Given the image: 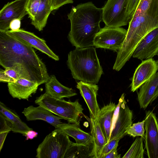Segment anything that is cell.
<instances>
[{
    "label": "cell",
    "mask_w": 158,
    "mask_h": 158,
    "mask_svg": "<svg viewBox=\"0 0 158 158\" xmlns=\"http://www.w3.org/2000/svg\"><path fill=\"white\" fill-rule=\"evenodd\" d=\"M127 33V30L122 27L105 26L96 34L94 40V46L117 52L122 47Z\"/></svg>",
    "instance_id": "7"
},
{
    "label": "cell",
    "mask_w": 158,
    "mask_h": 158,
    "mask_svg": "<svg viewBox=\"0 0 158 158\" xmlns=\"http://www.w3.org/2000/svg\"><path fill=\"white\" fill-rule=\"evenodd\" d=\"M67 64L75 80L97 84L103 73L95 48H76L68 54Z\"/></svg>",
    "instance_id": "3"
},
{
    "label": "cell",
    "mask_w": 158,
    "mask_h": 158,
    "mask_svg": "<svg viewBox=\"0 0 158 158\" xmlns=\"http://www.w3.org/2000/svg\"><path fill=\"white\" fill-rule=\"evenodd\" d=\"M93 145L88 146L72 143L64 158H93Z\"/></svg>",
    "instance_id": "24"
},
{
    "label": "cell",
    "mask_w": 158,
    "mask_h": 158,
    "mask_svg": "<svg viewBox=\"0 0 158 158\" xmlns=\"http://www.w3.org/2000/svg\"><path fill=\"white\" fill-rule=\"evenodd\" d=\"M27 0H15L5 4L0 11V31L6 32L13 20H21L27 14L26 5Z\"/></svg>",
    "instance_id": "9"
},
{
    "label": "cell",
    "mask_w": 158,
    "mask_h": 158,
    "mask_svg": "<svg viewBox=\"0 0 158 158\" xmlns=\"http://www.w3.org/2000/svg\"><path fill=\"white\" fill-rule=\"evenodd\" d=\"M157 56H158V55Z\"/></svg>",
    "instance_id": "39"
},
{
    "label": "cell",
    "mask_w": 158,
    "mask_h": 158,
    "mask_svg": "<svg viewBox=\"0 0 158 158\" xmlns=\"http://www.w3.org/2000/svg\"><path fill=\"white\" fill-rule=\"evenodd\" d=\"M90 125L91 135L93 141V158H100L104 146L107 143L97 119L94 120L85 116Z\"/></svg>",
    "instance_id": "21"
},
{
    "label": "cell",
    "mask_w": 158,
    "mask_h": 158,
    "mask_svg": "<svg viewBox=\"0 0 158 158\" xmlns=\"http://www.w3.org/2000/svg\"><path fill=\"white\" fill-rule=\"evenodd\" d=\"M144 152L143 138L141 137H138L122 158H143Z\"/></svg>",
    "instance_id": "25"
},
{
    "label": "cell",
    "mask_w": 158,
    "mask_h": 158,
    "mask_svg": "<svg viewBox=\"0 0 158 158\" xmlns=\"http://www.w3.org/2000/svg\"><path fill=\"white\" fill-rule=\"evenodd\" d=\"M140 0H129L127 10V15L129 22L131 19Z\"/></svg>",
    "instance_id": "29"
},
{
    "label": "cell",
    "mask_w": 158,
    "mask_h": 158,
    "mask_svg": "<svg viewBox=\"0 0 158 158\" xmlns=\"http://www.w3.org/2000/svg\"><path fill=\"white\" fill-rule=\"evenodd\" d=\"M73 0H50L52 11L58 9L66 4L73 3Z\"/></svg>",
    "instance_id": "31"
},
{
    "label": "cell",
    "mask_w": 158,
    "mask_h": 158,
    "mask_svg": "<svg viewBox=\"0 0 158 158\" xmlns=\"http://www.w3.org/2000/svg\"><path fill=\"white\" fill-rule=\"evenodd\" d=\"M67 16L71 24L68 38L73 46L76 48L94 46V37L101 28L102 8L91 2L81 3L73 7Z\"/></svg>",
    "instance_id": "2"
},
{
    "label": "cell",
    "mask_w": 158,
    "mask_h": 158,
    "mask_svg": "<svg viewBox=\"0 0 158 158\" xmlns=\"http://www.w3.org/2000/svg\"><path fill=\"white\" fill-rule=\"evenodd\" d=\"M0 133L12 131L11 123L4 116L0 113Z\"/></svg>",
    "instance_id": "30"
},
{
    "label": "cell",
    "mask_w": 158,
    "mask_h": 158,
    "mask_svg": "<svg viewBox=\"0 0 158 158\" xmlns=\"http://www.w3.org/2000/svg\"><path fill=\"white\" fill-rule=\"evenodd\" d=\"M158 86V72L139 88L138 98L141 108L144 109L151 103Z\"/></svg>",
    "instance_id": "19"
},
{
    "label": "cell",
    "mask_w": 158,
    "mask_h": 158,
    "mask_svg": "<svg viewBox=\"0 0 158 158\" xmlns=\"http://www.w3.org/2000/svg\"><path fill=\"white\" fill-rule=\"evenodd\" d=\"M69 136L59 128L47 135L36 149L37 158H64L72 143Z\"/></svg>",
    "instance_id": "5"
},
{
    "label": "cell",
    "mask_w": 158,
    "mask_h": 158,
    "mask_svg": "<svg viewBox=\"0 0 158 158\" xmlns=\"http://www.w3.org/2000/svg\"><path fill=\"white\" fill-rule=\"evenodd\" d=\"M17 80H15L7 74L4 70L1 69L0 71V82H7L8 83L14 82Z\"/></svg>",
    "instance_id": "33"
},
{
    "label": "cell",
    "mask_w": 158,
    "mask_h": 158,
    "mask_svg": "<svg viewBox=\"0 0 158 158\" xmlns=\"http://www.w3.org/2000/svg\"><path fill=\"white\" fill-rule=\"evenodd\" d=\"M9 132L0 133V151L2 148L6 137Z\"/></svg>",
    "instance_id": "37"
},
{
    "label": "cell",
    "mask_w": 158,
    "mask_h": 158,
    "mask_svg": "<svg viewBox=\"0 0 158 158\" xmlns=\"http://www.w3.org/2000/svg\"><path fill=\"white\" fill-rule=\"evenodd\" d=\"M6 32L9 35L38 49L55 60H59L58 56L48 46L45 40L33 33L21 29L15 31L8 30Z\"/></svg>",
    "instance_id": "11"
},
{
    "label": "cell",
    "mask_w": 158,
    "mask_h": 158,
    "mask_svg": "<svg viewBox=\"0 0 158 158\" xmlns=\"http://www.w3.org/2000/svg\"><path fill=\"white\" fill-rule=\"evenodd\" d=\"M28 121L42 120L58 128L63 123L62 118L54 115L52 113L41 106L34 107L30 106L24 108L22 112Z\"/></svg>",
    "instance_id": "16"
},
{
    "label": "cell",
    "mask_w": 158,
    "mask_h": 158,
    "mask_svg": "<svg viewBox=\"0 0 158 158\" xmlns=\"http://www.w3.org/2000/svg\"><path fill=\"white\" fill-rule=\"evenodd\" d=\"M79 123H63L58 128L69 136L73 137L77 144L88 146L93 145V138L91 135L80 128Z\"/></svg>",
    "instance_id": "17"
},
{
    "label": "cell",
    "mask_w": 158,
    "mask_h": 158,
    "mask_svg": "<svg viewBox=\"0 0 158 158\" xmlns=\"http://www.w3.org/2000/svg\"><path fill=\"white\" fill-rule=\"evenodd\" d=\"M117 145L112 151L106 155L103 156L102 158H120L121 155L118 154L117 152Z\"/></svg>",
    "instance_id": "35"
},
{
    "label": "cell",
    "mask_w": 158,
    "mask_h": 158,
    "mask_svg": "<svg viewBox=\"0 0 158 158\" xmlns=\"http://www.w3.org/2000/svg\"><path fill=\"white\" fill-rule=\"evenodd\" d=\"M0 64L16 69L22 78L45 83L49 78L46 67L33 47L0 31Z\"/></svg>",
    "instance_id": "1"
},
{
    "label": "cell",
    "mask_w": 158,
    "mask_h": 158,
    "mask_svg": "<svg viewBox=\"0 0 158 158\" xmlns=\"http://www.w3.org/2000/svg\"><path fill=\"white\" fill-rule=\"evenodd\" d=\"M52 11L50 0H41L34 18L31 21V24L39 31H42Z\"/></svg>",
    "instance_id": "23"
},
{
    "label": "cell",
    "mask_w": 158,
    "mask_h": 158,
    "mask_svg": "<svg viewBox=\"0 0 158 158\" xmlns=\"http://www.w3.org/2000/svg\"><path fill=\"white\" fill-rule=\"evenodd\" d=\"M129 0H107L102 10V21L105 26L118 27L128 24L127 10Z\"/></svg>",
    "instance_id": "6"
},
{
    "label": "cell",
    "mask_w": 158,
    "mask_h": 158,
    "mask_svg": "<svg viewBox=\"0 0 158 158\" xmlns=\"http://www.w3.org/2000/svg\"><path fill=\"white\" fill-rule=\"evenodd\" d=\"M21 24V20L18 19H14L10 23V29L13 31H18L20 29Z\"/></svg>",
    "instance_id": "34"
},
{
    "label": "cell",
    "mask_w": 158,
    "mask_h": 158,
    "mask_svg": "<svg viewBox=\"0 0 158 158\" xmlns=\"http://www.w3.org/2000/svg\"><path fill=\"white\" fill-rule=\"evenodd\" d=\"M158 70V60L152 58L142 60L136 69L132 78L131 90L134 92L149 80Z\"/></svg>",
    "instance_id": "13"
},
{
    "label": "cell",
    "mask_w": 158,
    "mask_h": 158,
    "mask_svg": "<svg viewBox=\"0 0 158 158\" xmlns=\"http://www.w3.org/2000/svg\"><path fill=\"white\" fill-rule=\"evenodd\" d=\"M40 85L37 82L24 78H20L14 82L8 83L9 94L14 98L28 100L35 93Z\"/></svg>",
    "instance_id": "15"
},
{
    "label": "cell",
    "mask_w": 158,
    "mask_h": 158,
    "mask_svg": "<svg viewBox=\"0 0 158 158\" xmlns=\"http://www.w3.org/2000/svg\"><path fill=\"white\" fill-rule=\"evenodd\" d=\"M0 113L11 123L12 131L21 134L24 136L28 131L32 130L23 122L17 113L0 102Z\"/></svg>",
    "instance_id": "22"
},
{
    "label": "cell",
    "mask_w": 158,
    "mask_h": 158,
    "mask_svg": "<svg viewBox=\"0 0 158 158\" xmlns=\"http://www.w3.org/2000/svg\"><path fill=\"white\" fill-rule=\"evenodd\" d=\"M158 86L156 89V91L155 92V93L154 94V95L153 96V98H152V99L151 103L153 102L155 100L156 98L158 97Z\"/></svg>",
    "instance_id": "38"
},
{
    "label": "cell",
    "mask_w": 158,
    "mask_h": 158,
    "mask_svg": "<svg viewBox=\"0 0 158 158\" xmlns=\"http://www.w3.org/2000/svg\"><path fill=\"white\" fill-rule=\"evenodd\" d=\"M5 72L11 77L17 80L23 78L19 72L16 69L11 68H7L5 69Z\"/></svg>",
    "instance_id": "32"
},
{
    "label": "cell",
    "mask_w": 158,
    "mask_h": 158,
    "mask_svg": "<svg viewBox=\"0 0 158 158\" xmlns=\"http://www.w3.org/2000/svg\"><path fill=\"white\" fill-rule=\"evenodd\" d=\"M38 135V133L37 132L32 130H31L27 131L24 136L26 137V140H28V139H32L36 137Z\"/></svg>",
    "instance_id": "36"
},
{
    "label": "cell",
    "mask_w": 158,
    "mask_h": 158,
    "mask_svg": "<svg viewBox=\"0 0 158 158\" xmlns=\"http://www.w3.org/2000/svg\"><path fill=\"white\" fill-rule=\"evenodd\" d=\"M158 55V27L148 33L134 50L132 56L141 60Z\"/></svg>",
    "instance_id": "12"
},
{
    "label": "cell",
    "mask_w": 158,
    "mask_h": 158,
    "mask_svg": "<svg viewBox=\"0 0 158 158\" xmlns=\"http://www.w3.org/2000/svg\"><path fill=\"white\" fill-rule=\"evenodd\" d=\"M121 139L115 138L110 140L104 146L102 150L100 158L106 155L112 151L117 145Z\"/></svg>",
    "instance_id": "28"
},
{
    "label": "cell",
    "mask_w": 158,
    "mask_h": 158,
    "mask_svg": "<svg viewBox=\"0 0 158 158\" xmlns=\"http://www.w3.org/2000/svg\"><path fill=\"white\" fill-rule=\"evenodd\" d=\"M77 88L79 90L88 107L90 118L96 119L100 110L97 99L98 86L96 84L80 81L77 83Z\"/></svg>",
    "instance_id": "14"
},
{
    "label": "cell",
    "mask_w": 158,
    "mask_h": 158,
    "mask_svg": "<svg viewBox=\"0 0 158 158\" xmlns=\"http://www.w3.org/2000/svg\"><path fill=\"white\" fill-rule=\"evenodd\" d=\"M132 112L127 104L123 93L114 112L109 141L115 138L121 139L127 135L128 128L132 125Z\"/></svg>",
    "instance_id": "8"
},
{
    "label": "cell",
    "mask_w": 158,
    "mask_h": 158,
    "mask_svg": "<svg viewBox=\"0 0 158 158\" xmlns=\"http://www.w3.org/2000/svg\"><path fill=\"white\" fill-rule=\"evenodd\" d=\"M41 0H27L26 10L31 21L32 20L39 7Z\"/></svg>",
    "instance_id": "27"
},
{
    "label": "cell",
    "mask_w": 158,
    "mask_h": 158,
    "mask_svg": "<svg viewBox=\"0 0 158 158\" xmlns=\"http://www.w3.org/2000/svg\"><path fill=\"white\" fill-rule=\"evenodd\" d=\"M35 103L69 123H80V115L83 114V109L77 100L74 102L66 101L54 98L45 92L37 97Z\"/></svg>",
    "instance_id": "4"
},
{
    "label": "cell",
    "mask_w": 158,
    "mask_h": 158,
    "mask_svg": "<svg viewBox=\"0 0 158 158\" xmlns=\"http://www.w3.org/2000/svg\"><path fill=\"white\" fill-rule=\"evenodd\" d=\"M46 92L50 95L59 99L70 98L77 94L71 88L66 87L61 84L54 75L49 76L45 83Z\"/></svg>",
    "instance_id": "20"
},
{
    "label": "cell",
    "mask_w": 158,
    "mask_h": 158,
    "mask_svg": "<svg viewBox=\"0 0 158 158\" xmlns=\"http://www.w3.org/2000/svg\"><path fill=\"white\" fill-rule=\"evenodd\" d=\"M117 106V105L112 102L104 106L100 109L96 118L107 143L110 140L113 117Z\"/></svg>",
    "instance_id": "18"
},
{
    "label": "cell",
    "mask_w": 158,
    "mask_h": 158,
    "mask_svg": "<svg viewBox=\"0 0 158 158\" xmlns=\"http://www.w3.org/2000/svg\"><path fill=\"white\" fill-rule=\"evenodd\" d=\"M144 123L145 148L149 158H158V123L155 114L146 112Z\"/></svg>",
    "instance_id": "10"
},
{
    "label": "cell",
    "mask_w": 158,
    "mask_h": 158,
    "mask_svg": "<svg viewBox=\"0 0 158 158\" xmlns=\"http://www.w3.org/2000/svg\"><path fill=\"white\" fill-rule=\"evenodd\" d=\"M146 119L141 122L133 123L130 126L127 131V134H128L133 137L140 136L144 138V123Z\"/></svg>",
    "instance_id": "26"
}]
</instances>
